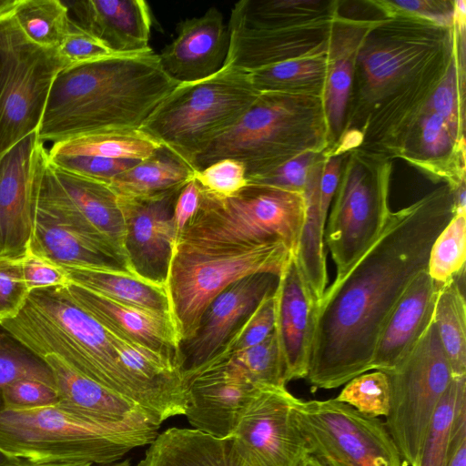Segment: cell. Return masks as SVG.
I'll use <instances>...</instances> for the list:
<instances>
[{
  "label": "cell",
  "mask_w": 466,
  "mask_h": 466,
  "mask_svg": "<svg viewBox=\"0 0 466 466\" xmlns=\"http://www.w3.org/2000/svg\"><path fill=\"white\" fill-rule=\"evenodd\" d=\"M453 216L451 199L432 195L390 213L375 242L317 301L309 370L311 391L335 389L370 370L374 349L431 248Z\"/></svg>",
  "instance_id": "1"
},
{
  "label": "cell",
  "mask_w": 466,
  "mask_h": 466,
  "mask_svg": "<svg viewBox=\"0 0 466 466\" xmlns=\"http://www.w3.org/2000/svg\"><path fill=\"white\" fill-rule=\"evenodd\" d=\"M178 84L152 48L67 66L54 80L38 138L54 144L96 131L139 129Z\"/></svg>",
  "instance_id": "2"
},
{
  "label": "cell",
  "mask_w": 466,
  "mask_h": 466,
  "mask_svg": "<svg viewBox=\"0 0 466 466\" xmlns=\"http://www.w3.org/2000/svg\"><path fill=\"white\" fill-rule=\"evenodd\" d=\"M0 325L41 359L57 357L151 417L147 398L122 368L108 330L75 303L66 286L31 290L19 313Z\"/></svg>",
  "instance_id": "3"
},
{
  "label": "cell",
  "mask_w": 466,
  "mask_h": 466,
  "mask_svg": "<svg viewBox=\"0 0 466 466\" xmlns=\"http://www.w3.org/2000/svg\"><path fill=\"white\" fill-rule=\"evenodd\" d=\"M248 72L223 66L214 75L180 83L139 127L188 166L232 127L259 96Z\"/></svg>",
  "instance_id": "4"
},
{
  "label": "cell",
  "mask_w": 466,
  "mask_h": 466,
  "mask_svg": "<svg viewBox=\"0 0 466 466\" xmlns=\"http://www.w3.org/2000/svg\"><path fill=\"white\" fill-rule=\"evenodd\" d=\"M199 188L198 210L177 241L211 247L279 242L296 253L305 217L302 193L247 185L231 197H220Z\"/></svg>",
  "instance_id": "5"
},
{
  "label": "cell",
  "mask_w": 466,
  "mask_h": 466,
  "mask_svg": "<svg viewBox=\"0 0 466 466\" xmlns=\"http://www.w3.org/2000/svg\"><path fill=\"white\" fill-rule=\"evenodd\" d=\"M290 253L279 242L244 247L176 242L165 284L181 345L194 338L204 312L223 290L252 274L279 276Z\"/></svg>",
  "instance_id": "6"
},
{
  "label": "cell",
  "mask_w": 466,
  "mask_h": 466,
  "mask_svg": "<svg viewBox=\"0 0 466 466\" xmlns=\"http://www.w3.org/2000/svg\"><path fill=\"white\" fill-rule=\"evenodd\" d=\"M147 439L99 429L58 404L0 410V450L35 463L105 464Z\"/></svg>",
  "instance_id": "7"
},
{
  "label": "cell",
  "mask_w": 466,
  "mask_h": 466,
  "mask_svg": "<svg viewBox=\"0 0 466 466\" xmlns=\"http://www.w3.org/2000/svg\"><path fill=\"white\" fill-rule=\"evenodd\" d=\"M12 10L0 15V157L37 131L54 80L68 66L57 49L29 40Z\"/></svg>",
  "instance_id": "8"
},
{
  "label": "cell",
  "mask_w": 466,
  "mask_h": 466,
  "mask_svg": "<svg viewBox=\"0 0 466 466\" xmlns=\"http://www.w3.org/2000/svg\"><path fill=\"white\" fill-rule=\"evenodd\" d=\"M390 379L385 426L402 464L416 466L434 411L452 380L451 367L432 321Z\"/></svg>",
  "instance_id": "9"
},
{
  "label": "cell",
  "mask_w": 466,
  "mask_h": 466,
  "mask_svg": "<svg viewBox=\"0 0 466 466\" xmlns=\"http://www.w3.org/2000/svg\"><path fill=\"white\" fill-rule=\"evenodd\" d=\"M309 454L326 466H402L385 423L335 399L295 406Z\"/></svg>",
  "instance_id": "10"
},
{
  "label": "cell",
  "mask_w": 466,
  "mask_h": 466,
  "mask_svg": "<svg viewBox=\"0 0 466 466\" xmlns=\"http://www.w3.org/2000/svg\"><path fill=\"white\" fill-rule=\"evenodd\" d=\"M295 127V105L286 93L262 92L240 118L196 158L195 169L232 158L243 163L247 177L287 160Z\"/></svg>",
  "instance_id": "11"
},
{
  "label": "cell",
  "mask_w": 466,
  "mask_h": 466,
  "mask_svg": "<svg viewBox=\"0 0 466 466\" xmlns=\"http://www.w3.org/2000/svg\"><path fill=\"white\" fill-rule=\"evenodd\" d=\"M298 400L284 386L258 389L231 436L248 466H300L309 450L295 415Z\"/></svg>",
  "instance_id": "12"
},
{
  "label": "cell",
  "mask_w": 466,
  "mask_h": 466,
  "mask_svg": "<svg viewBox=\"0 0 466 466\" xmlns=\"http://www.w3.org/2000/svg\"><path fill=\"white\" fill-rule=\"evenodd\" d=\"M47 148L34 132L0 157V257L21 258L34 225Z\"/></svg>",
  "instance_id": "13"
},
{
  "label": "cell",
  "mask_w": 466,
  "mask_h": 466,
  "mask_svg": "<svg viewBox=\"0 0 466 466\" xmlns=\"http://www.w3.org/2000/svg\"><path fill=\"white\" fill-rule=\"evenodd\" d=\"M390 212L384 191L360 167L348 173L324 232L339 278L378 238Z\"/></svg>",
  "instance_id": "14"
},
{
  "label": "cell",
  "mask_w": 466,
  "mask_h": 466,
  "mask_svg": "<svg viewBox=\"0 0 466 466\" xmlns=\"http://www.w3.org/2000/svg\"><path fill=\"white\" fill-rule=\"evenodd\" d=\"M58 392V404L106 431L151 442L159 425L137 404L76 371L54 355L43 358Z\"/></svg>",
  "instance_id": "15"
},
{
  "label": "cell",
  "mask_w": 466,
  "mask_h": 466,
  "mask_svg": "<svg viewBox=\"0 0 466 466\" xmlns=\"http://www.w3.org/2000/svg\"><path fill=\"white\" fill-rule=\"evenodd\" d=\"M279 276L252 274L223 290L204 312L196 335L181 345V375L185 385L225 344L232 333L278 286Z\"/></svg>",
  "instance_id": "16"
},
{
  "label": "cell",
  "mask_w": 466,
  "mask_h": 466,
  "mask_svg": "<svg viewBox=\"0 0 466 466\" xmlns=\"http://www.w3.org/2000/svg\"><path fill=\"white\" fill-rule=\"evenodd\" d=\"M181 189L146 198L116 197L125 225L129 271L165 284L177 241L173 208Z\"/></svg>",
  "instance_id": "17"
},
{
  "label": "cell",
  "mask_w": 466,
  "mask_h": 466,
  "mask_svg": "<svg viewBox=\"0 0 466 466\" xmlns=\"http://www.w3.org/2000/svg\"><path fill=\"white\" fill-rule=\"evenodd\" d=\"M317 299L294 253L283 267L275 290V328L284 380L308 374Z\"/></svg>",
  "instance_id": "18"
},
{
  "label": "cell",
  "mask_w": 466,
  "mask_h": 466,
  "mask_svg": "<svg viewBox=\"0 0 466 466\" xmlns=\"http://www.w3.org/2000/svg\"><path fill=\"white\" fill-rule=\"evenodd\" d=\"M259 388L223 363L209 365L187 382L184 415L195 430L219 439L231 437Z\"/></svg>",
  "instance_id": "19"
},
{
  "label": "cell",
  "mask_w": 466,
  "mask_h": 466,
  "mask_svg": "<svg viewBox=\"0 0 466 466\" xmlns=\"http://www.w3.org/2000/svg\"><path fill=\"white\" fill-rule=\"evenodd\" d=\"M229 46L221 12L210 7L177 26V36L158 54L163 70L177 83L207 78L222 68Z\"/></svg>",
  "instance_id": "20"
},
{
  "label": "cell",
  "mask_w": 466,
  "mask_h": 466,
  "mask_svg": "<svg viewBox=\"0 0 466 466\" xmlns=\"http://www.w3.org/2000/svg\"><path fill=\"white\" fill-rule=\"evenodd\" d=\"M70 298L103 327L127 339L180 361L181 339L168 313L117 301L68 282Z\"/></svg>",
  "instance_id": "21"
},
{
  "label": "cell",
  "mask_w": 466,
  "mask_h": 466,
  "mask_svg": "<svg viewBox=\"0 0 466 466\" xmlns=\"http://www.w3.org/2000/svg\"><path fill=\"white\" fill-rule=\"evenodd\" d=\"M441 286L427 270L411 281L381 330L370 370L392 372L408 358L432 321Z\"/></svg>",
  "instance_id": "22"
},
{
  "label": "cell",
  "mask_w": 466,
  "mask_h": 466,
  "mask_svg": "<svg viewBox=\"0 0 466 466\" xmlns=\"http://www.w3.org/2000/svg\"><path fill=\"white\" fill-rule=\"evenodd\" d=\"M70 17L85 31L120 54L150 49L152 15L143 0L64 1Z\"/></svg>",
  "instance_id": "23"
},
{
  "label": "cell",
  "mask_w": 466,
  "mask_h": 466,
  "mask_svg": "<svg viewBox=\"0 0 466 466\" xmlns=\"http://www.w3.org/2000/svg\"><path fill=\"white\" fill-rule=\"evenodd\" d=\"M51 167L84 232L128 270L125 225L116 195L106 183Z\"/></svg>",
  "instance_id": "24"
},
{
  "label": "cell",
  "mask_w": 466,
  "mask_h": 466,
  "mask_svg": "<svg viewBox=\"0 0 466 466\" xmlns=\"http://www.w3.org/2000/svg\"><path fill=\"white\" fill-rule=\"evenodd\" d=\"M148 445L137 466H248L231 437L219 439L195 429L169 428Z\"/></svg>",
  "instance_id": "25"
},
{
  "label": "cell",
  "mask_w": 466,
  "mask_h": 466,
  "mask_svg": "<svg viewBox=\"0 0 466 466\" xmlns=\"http://www.w3.org/2000/svg\"><path fill=\"white\" fill-rule=\"evenodd\" d=\"M60 267L117 266L119 262L97 243L35 206L27 248Z\"/></svg>",
  "instance_id": "26"
},
{
  "label": "cell",
  "mask_w": 466,
  "mask_h": 466,
  "mask_svg": "<svg viewBox=\"0 0 466 466\" xmlns=\"http://www.w3.org/2000/svg\"><path fill=\"white\" fill-rule=\"evenodd\" d=\"M62 268L69 282L117 301L170 314L166 284L117 266Z\"/></svg>",
  "instance_id": "27"
},
{
  "label": "cell",
  "mask_w": 466,
  "mask_h": 466,
  "mask_svg": "<svg viewBox=\"0 0 466 466\" xmlns=\"http://www.w3.org/2000/svg\"><path fill=\"white\" fill-rule=\"evenodd\" d=\"M322 165L310 167L302 195L305 217L295 256L317 301L327 288L328 275L324 250L327 220L320 213L319 180Z\"/></svg>",
  "instance_id": "28"
},
{
  "label": "cell",
  "mask_w": 466,
  "mask_h": 466,
  "mask_svg": "<svg viewBox=\"0 0 466 466\" xmlns=\"http://www.w3.org/2000/svg\"><path fill=\"white\" fill-rule=\"evenodd\" d=\"M194 171L165 148L139 161L108 184L121 198H146L182 188Z\"/></svg>",
  "instance_id": "29"
},
{
  "label": "cell",
  "mask_w": 466,
  "mask_h": 466,
  "mask_svg": "<svg viewBox=\"0 0 466 466\" xmlns=\"http://www.w3.org/2000/svg\"><path fill=\"white\" fill-rule=\"evenodd\" d=\"M162 147L140 129L103 130L56 142L49 154L144 160Z\"/></svg>",
  "instance_id": "30"
},
{
  "label": "cell",
  "mask_w": 466,
  "mask_h": 466,
  "mask_svg": "<svg viewBox=\"0 0 466 466\" xmlns=\"http://www.w3.org/2000/svg\"><path fill=\"white\" fill-rule=\"evenodd\" d=\"M464 273L441 286L432 319L453 378L466 376Z\"/></svg>",
  "instance_id": "31"
},
{
  "label": "cell",
  "mask_w": 466,
  "mask_h": 466,
  "mask_svg": "<svg viewBox=\"0 0 466 466\" xmlns=\"http://www.w3.org/2000/svg\"><path fill=\"white\" fill-rule=\"evenodd\" d=\"M13 15L33 43L56 49L69 28V11L60 0H18Z\"/></svg>",
  "instance_id": "32"
},
{
  "label": "cell",
  "mask_w": 466,
  "mask_h": 466,
  "mask_svg": "<svg viewBox=\"0 0 466 466\" xmlns=\"http://www.w3.org/2000/svg\"><path fill=\"white\" fill-rule=\"evenodd\" d=\"M218 363H223L233 374L257 387H286L281 353L274 330L262 342L231 354Z\"/></svg>",
  "instance_id": "33"
},
{
  "label": "cell",
  "mask_w": 466,
  "mask_h": 466,
  "mask_svg": "<svg viewBox=\"0 0 466 466\" xmlns=\"http://www.w3.org/2000/svg\"><path fill=\"white\" fill-rule=\"evenodd\" d=\"M466 395V376L452 378L429 425L416 466H447L452 423Z\"/></svg>",
  "instance_id": "34"
},
{
  "label": "cell",
  "mask_w": 466,
  "mask_h": 466,
  "mask_svg": "<svg viewBox=\"0 0 466 466\" xmlns=\"http://www.w3.org/2000/svg\"><path fill=\"white\" fill-rule=\"evenodd\" d=\"M466 214H454L431 248L427 272L440 285L465 272Z\"/></svg>",
  "instance_id": "35"
},
{
  "label": "cell",
  "mask_w": 466,
  "mask_h": 466,
  "mask_svg": "<svg viewBox=\"0 0 466 466\" xmlns=\"http://www.w3.org/2000/svg\"><path fill=\"white\" fill-rule=\"evenodd\" d=\"M23 379H35L56 386L46 362L0 325V410L2 390Z\"/></svg>",
  "instance_id": "36"
},
{
  "label": "cell",
  "mask_w": 466,
  "mask_h": 466,
  "mask_svg": "<svg viewBox=\"0 0 466 466\" xmlns=\"http://www.w3.org/2000/svg\"><path fill=\"white\" fill-rule=\"evenodd\" d=\"M324 72V61L310 57L281 60L248 73L252 85L258 92L285 93L289 87L295 86V84L320 78Z\"/></svg>",
  "instance_id": "37"
},
{
  "label": "cell",
  "mask_w": 466,
  "mask_h": 466,
  "mask_svg": "<svg viewBox=\"0 0 466 466\" xmlns=\"http://www.w3.org/2000/svg\"><path fill=\"white\" fill-rule=\"evenodd\" d=\"M335 400L370 417L387 416L390 409V379L381 370L362 373L348 381Z\"/></svg>",
  "instance_id": "38"
},
{
  "label": "cell",
  "mask_w": 466,
  "mask_h": 466,
  "mask_svg": "<svg viewBox=\"0 0 466 466\" xmlns=\"http://www.w3.org/2000/svg\"><path fill=\"white\" fill-rule=\"evenodd\" d=\"M274 328L275 291L262 299L253 312L238 326L213 359L200 370L209 365L223 361L231 354L262 342L273 332Z\"/></svg>",
  "instance_id": "39"
},
{
  "label": "cell",
  "mask_w": 466,
  "mask_h": 466,
  "mask_svg": "<svg viewBox=\"0 0 466 466\" xmlns=\"http://www.w3.org/2000/svg\"><path fill=\"white\" fill-rule=\"evenodd\" d=\"M49 163L59 169L75 173L106 184L117 175L134 167L139 161L111 159L90 156H65L49 154Z\"/></svg>",
  "instance_id": "40"
},
{
  "label": "cell",
  "mask_w": 466,
  "mask_h": 466,
  "mask_svg": "<svg viewBox=\"0 0 466 466\" xmlns=\"http://www.w3.org/2000/svg\"><path fill=\"white\" fill-rule=\"evenodd\" d=\"M193 178L202 189L220 197H231L248 185L245 165L232 158L216 161L196 171Z\"/></svg>",
  "instance_id": "41"
},
{
  "label": "cell",
  "mask_w": 466,
  "mask_h": 466,
  "mask_svg": "<svg viewBox=\"0 0 466 466\" xmlns=\"http://www.w3.org/2000/svg\"><path fill=\"white\" fill-rule=\"evenodd\" d=\"M56 49L68 66L127 55L110 49L103 42L81 28L71 17L67 34Z\"/></svg>",
  "instance_id": "42"
},
{
  "label": "cell",
  "mask_w": 466,
  "mask_h": 466,
  "mask_svg": "<svg viewBox=\"0 0 466 466\" xmlns=\"http://www.w3.org/2000/svg\"><path fill=\"white\" fill-rule=\"evenodd\" d=\"M411 59L409 48L383 47L366 53L361 63L368 83L380 87L397 77Z\"/></svg>",
  "instance_id": "43"
},
{
  "label": "cell",
  "mask_w": 466,
  "mask_h": 466,
  "mask_svg": "<svg viewBox=\"0 0 466 466\" xmlns=\"http://www.w3.org/2000/svg\"><path fill=\"white\" fill-rule=\"evenodd\" d=\"M29 290L22 271V257H0V322L15 317Z\"/></svg>",
  "instance_id": "44"
},
{
  "label": "cell",
  "mask_w": 466,
  "mask_h": 466,
  "mask_svg": "<svg viewBox=\"0 0 466 466\" xmlns=\"http://www.w3.org/2000/svg\"><path fill=\"white\" fill-rule=\"evenodd\" d=\"M313 156L312 152H305L287 159L269 171L247 177L248 185L267 186L302 193Z\"/></svg>",
  "instance_id": "45"
},
{
  "label": "cell",
  "mask_w": 466,
  "mask_h": 466,
  "mask_svg": "<svg viewBox=\"0 0 466 466\" xmlns=\"http://www.w3.org/2000/svg\"><path fill=\"white\" fill-rule=\"evenodd\" d=\"M2 409H33L56 404V386L35 379H23L5 386L1 392Z\"/></svg>",
  "instance_id": "46"
},
{
  "label": "cell",
  "mask_w": 466,
  "mask_h": 466,
  "mask_svg": "<svg viewBox=\"0 0 466 466\" xmlns=\"http://www.w3.org/2000/svg\"><path fill=\"white\" fill-rule=\"evenodd\" d=\"M352 82V64L349 58H339L331 66L326 91V111L335 132L341 128Z\"/></svg>",
  "instance_id": "47"
},
{
  "label": "cell",
  "mask_w": 466,
  "mask_h": 466,
  "mask_svg": "<svg viewBox=\"0 0 466 466\" xmlns=\"http://www.w3.org/2000/svg\"><path fill=\"white\" fill-rule=\"evenodd\" d=\"M22 271L29 292L37 289L66 286L69 282L62 267L28 249L22 257Z\"/></svg>",
  "instance_id": "48"
},
{
  "label": "cell",
  "mask_w": 466,
  "mask_h": 466,
  "mask_svg": "<svg viewBox=\"0 0 466 466\" xmlns=\"http://www.w3.org/2000/svg\"><path fill=\"white\" fill-rule=\"evenodd\" d=\"M431 103L433 113L438 114L444 119L452 138H455L458 128V106L457 76L453 63L434 91Z\"/></svg>",
  "instance_id": "49"
},
{
  "label": "cell",
  "mask_w": 466,
  "mask_h": 466,
  "mask_svg": "<svg viewBox=\"0 0 466 466\" xmlns=\"http://www.w3.org/2000/svg\"><path fill=\"white\" fill-rule=\"evenodd\" d=\"M422 147L429 156L438 157L450 147L451 135L444 119L436 113L424 117L422 121Z\"/></svg>",
  "instance_id": "50"
},
{
  "label": "cell",
  "mask_w": 466,
  "mask_h": 466,
  "mask_svg": "<svg viewBox=\"0 0 466 466\" xmlns=\"http://www.w3.org/2000/svg\"><path fill=\"white\" fill-rule=\"evenodd\" d=\"M199 200L200 188L197 181L192 178L179 191L173 208L172 221L177 241L197 212Z\"/></svg>",
  "instance_id": "51"
},
{
  "label": "cell",
  "mask_w": 466,
  "mask_h": 466,
  "mask_svg": "<svg viewBox=\"0 0 466 466\" xmlns=\"http://www.w3.org/2000/svg\"><path fill=\"white\" fill-rule=\"evenodd\" d=\"M447 466H466V395L461 398L453 420Z\"/></svg>",
  "instance_id": "52"
},
{
  "label": "cell",
  "mask_w": 466,
  "mask_h": 466,
  "mask_svg": "<svg viewBox=\"0 0 466 466\" xmlns=\"http://www.w3.org/2000/svg\"><path fill=\"white\" fill-rule=\"evenodd\" d=\"M339 170V158H331L322 166L319 180V208L325 220H327L329 208L338 187Z\"/></svg>",
  "instance_id": "53"
},
{
  "label": "cell",
  "mask_w": 466,
  "mask_h": 466,
  "mask_svg": "<svg viewBox=\"0 0 466 466\" xmlns=\"http://www.w3.org/2000/svg\"><path fill=\"white\" fill-rule=\"evenodd\" d=\"M392 4L403 10L416 12L420 15L433 11V2L430 1H395Z\"/></svg>",
  "instance_id": "54"
},
{
  "label": "cell",
  "mask_w": 466,
  "mask_h": 466,
  "mask_svg": "<svg viewBox=\"0 0 466 466\" xmlns=\"http://www.w3.org/2000/svg\"><path fill=\"white\" fill-rule=\"evenodd\" d=\"M25 461L6 454L0 450V466H21Z\"/></svg>",
  "instance_id": "55"
},
{
  "label": "cell",
  "mask_w": 466,
  "mask_h": 466,
  "mask_svg": "<svg viewBox=\"0 0 466 466\" xmlns=\"http://www.w3.org/2000/svg\"><path fill=\"white\" fill-rule=\"evenodd\" d=\"M91 463L86 462H55V463H35L25 461L21 466H92Z\"/></svg>",
  "instance_id": "56"
},
{
  "label": "cell",
  "mask_w": 466,
  "mask_h": 466,
  "mask_svg": "<svg viewBox=\"0 0 466 466\" xmlns=\"http://www.w3.org/2000/svg\"><path fill=\"white\" fill-rule=\"evenodd\" d=\"M456 6V15H453L457 17V20L460 24L464 25V20H465V2L464 1H457L455 3Z\"/></svg>",
  "instance_id": "57"
},
{
  "label": "cell",
  "mask_w": 466,
  "mask_h": 466,
  "mask_svg": "<svg viewBox=\"0 0 466 466\" xmlns=\"http://www.w3.org/2000/svg\"><path fill=\"white\" fill-rule=\"evenodd\" d=\"M18 0H0V15L11 11Z\"/></svg>",
  "instance_id": "58"
},
{
  "label": "cell",
  "mask_w": 466,
  "mask_h": 466,
  "mask_svg": "<svg viewBox=\"0 0 466 466\" xmlns=\"http://www.w3.org/2000/svg\"><path fill=\"white\" fill-rule=\"evenodd\" d=\"M300 466H326L315 457L311 455H307L306 458L301 462Z\"/></svg>",
  "instance_id": "59"
},
{
  "label": "cell",
  "mask_w": 466,
  "mask_h": 466,
  "mask_svg": "<svg viewBox=\"0 0 466 466\" xmlns=\"http://www.w3.org/2000/svg\"><path fill=\"white\" fill-rule=\"evenodd\" d=\"M96 466H131L130 461L128 459L116 461L114 462L105 463V464H95ZM94 466V464L92 465Z\"/></svg>",
  "instance_id": "60"
}]
</instances>
